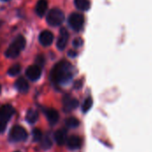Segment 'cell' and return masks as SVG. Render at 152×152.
<instances>
[{
    "label": "cell",
    "instance_id": "13",
    "mask_svg": "<svg viewBox=\"0 0 152 152\" xmlns=\"http://www.w3.org/2000/svg\"><path fill=\"white\" fill-rule=\"evenodd\" d=\"M67 131L65 129H59L54 134V140L60 146L63 145L67 141Z\"/></svg>",
    "mask_w": 152,
    "mask_h": 152
},
{
    "label": "cell",
    "instance_id": "9",
    "mask_svg": "<svg viewBox=\"0 0 152 152\" xmlns=\"http://www.w3.org/2000/svg\"><path fill=\"white\" fill-rule=\"evenodd\" d=\"M69 40V33L65 28H61L60 31L59 37L57 39V47L59 50H63L68 43Z\"/></svg>",
    "mask_w": 152,
    "mask_h": 152
},
{
    "label": "cell",
    "instance_id": "17",
    "mask_svg": "<svg viewBox=\"0 0 152 152\" xmlns=\"http://www.w3.org/2000/svg\"><path fill=\"white\" fill-rule=\"evenodd\" d=\"M75 5L81 11H87L90 8V2L88 0H75Z\"/></svg>",
    "mask_w": 152,
    "mask_h": 152
},
{
    "label": "cell",
    "instance_id": "2",
    "mask_svg": "<svg viewBox=\"0 0 152 152\" xmlns=\"http://www.w3.org/2000/svg\"><path fill=\"white\" fill-rule=\"evenodd\" d=\"M26 45V40L22 36H18L15 40L11 44L5 52V56L8 58H16L20 53L24 49Z\"/></svg>",
    "mask_w": 152,
    "mask_h": 152
},
{
    "label": "cell",
    "instance_id": "14",
    "mask_svg": "<svg viewBox=\"0 0 152 152\" xmlns=\"http://www.w3.org/2000/svg\"><path fill=\"white\" fill-rule=\"evenodd\" d=\"M15 87L20 93H27L29 89V86H28V81L23 77H20L16 80Z\"/></svg>",
    "mask_w": 152,
    "mask_h": 152
},
{
    "label": "cell",
    "instance_id": "16",
    "mask_svg": "<svg viewBox=\"0 0 152 152\" xmlns=\"http://www.w3.org/2000/svg\"><path fill=\"white\" fill-rule=\"evenodd\" d=\"M38 119V112L35 110H28L26 114V120L29 124H34Z\"/></svg>",
    "mask_w": 152,
    "mask_h": 152
},
{
    "label": "cell",
    "instance_id": "11",
    "mask_svg": "<svg viewBox=\"0 0 152 152\" xmlns=\"http://www.w3.org/2000/svg\"><path fill=\"white\" fill-rule=\"evenodd\" d=\"M77 106H78V101L77 100L71 98V97H69V96H66L63 99V110L65 111H67V112L71 111V110H75Z\"/></svg>",
    "mask_w": 152,
    "mask_h": 152
},
{
    "label": "cell",
    "instance_id": "24",
    "mask_svg": "<svg viewBox=\"0 0 152 152\" xmlns=\"http://www.w3.org/2000/svg\"><path fill=\"white\" fill-rule=\"evenodd\" d=\"M2 1H4V2H6V1H9V0H2Z\"/></svg>",
    "mask_w": 152,
    "mask_h": 152
},
{
    "label": "cell",
    "instance_id": "26",
    "mask_svg": "<svg viewBox=\"0 0 152 152\" xmlns=\"http://www.w3.org/2000/svg\"><path fill=\"white\" fill-rule=\"evenodd\" d=\"M15 152H20V151H15Z\"/></svg>",
    "mask_w": 152,
    "mask_h": 152
},
{
    "label": "cell",
    "instance_id": "25",
    "mask_svg": "<svg viewBox=\"0 0 152 152\" xmlns=\"http://www.w3.org/2000/svg\"><path fill=\"white\" fill-rule=\"evenodd\" d=\"M0 92H1V86H0Z\"/></svg>",
    "mask_w": 152,
    "mask_h": 152
},
{
    "label": "cell",
    "instance_id": "6",
    "mask_svg": "<svg viewBox=\"0 0 152 152\" xmlns=\"http://www.w3.org/2000/svg\"><path fill=\"white\" fill-rule=\"evenodd\" d=\"M85 23V18L82 14L74 12L69 17V24L76 31H79Z\"/></svg>",
    "mask_w": 152,
    "mask_h": 152
},
{
    "label": "cell",
    "instance_id": "23",
    "mask_svg": "<svg viewBox=\"0 0 152 152\" xmlns=\"http://www.w3.org/2000/svg\"><path fill=\"white\" fill-rule=\"evenodd\" d=\"M83 45V40L81 38H76L74 41H73V45L75 47H79Z\"/></svg>",
    "mask_w": 152,
    "mask_h": 152
},
{
    "label": "cell",
    "instance_id": "21",
    "mask_svg": "<svg viewBox=\"0 0 152 152\" xmlns=\"http://www.w3.org/2000/svg\"><path fill=\"white\" fill-rule=\"evenodd\" d=\"M20 70H21L20 65L15 64V65L12 66V67L8 69L7 73H8V75H10V76H12V77H14V76H16V75H18V74L20 72Z\"/></svg>",
    "mask_w": 152,
    "mask_h": 152
},
{
    "label": "cell",
    "instance_id": "8",
    "mask_svg": "<svg viewBox=\"0 0 152 152\" xmlns=\"http://www.w3.org/2000/svg\"><path fill=\"white\" fill-rule=\"evenodd\" d=\"M53 41V35L49 30H44L39 35V42L44 46L51 45Z\"/></svg>",
    "mask_w": 152,
    "mask_h": 152
},
{
    "label": "cell",
    "instance_id": "15",
    "mask_svg": "<svg viewBox=\"0 0 152 152\" xmlns=\"http://www.w3.org/2000/svg\"><path fill=\"white\" fill-rule=\"evenodd\" d=\"M47 10V2L46 0H38L36 5V12L39 17H43L45 14Z\"/></svg>",
    "mask_w": 152,
    "mask_h": 152
},
{
    "label": "cell",
    "instance_id": "20",
    "mask_svg": "<svg viewBox=\"0 0 152 152\" xmlns=\"http://www.w3.org/2000/svg\"><path fill=\"white\" fill-rule=\"evenodd\" d=\"M93 102H93V99H92L91 97L86 98V99L85 100L83 105H82V111H83L84 113L88 112V111L90 110V109L92 108V106H93Z\"/></svg>",
    "mask_w": 152,
    "mask_h": 152
},
{
    "label": "cell",
    "instance_id": "4",
    "mask_svg": "<svg viewBox=\"0 0 152 152\" xmlns=\"http://www.w3.org/2000/svg\"><path fill=\"white\" fill-rule=\"evenodd\" d=\"M64 12L58 9V8H53L51 9L46 16V21L49 25L56 27L61 25L63 21H64Z\"/></svg>",
    "mask_w": 152,
    "mask_h": 152
},
{
    "label": "cell",
    "instance_id": "10",
    "mask_svg": "<svg viewBox=\"0 0 152 152\" xmlns=\"http://www.w3.org/2000/svg\"><path fill=\"white\" fill-rule=\"evenodd\" d=\"M67 145L69 150H78L82 146V139L77 135H72L67 140Z\"/></svg>",
    "mask_w": 152,
    "mask_h": 152
},
{
    "label": "cell",
    "instance_id": "19",
    "mask_svg": "<svg viewBox=\"0 0 152 152\" xmlns=\"http://www.w3.org/2000/svg\"><path fill=\"white\" fill-rule=\"evenodd\" d=\"M40 142H41V147L44 149V150H48L52 147V141L51 139L49 138L48 135H45L42 137V139L40 140Z\"/></svg>",
    "mask_w": 152,
    "mask_h": 152
},
{
    "label": "cell",
    "instance_id": "5",
    "mask_svg": "<svg viewBox=\"0 0 152 152\" xmlns=\"http://www.w3.org/2000/svg\"><path fill=\"white\" fill-rule=\"evenodd\" d=\"M27 137H28V134L26 130L20 126H13L11 129L10 134H9V139L11 142H23L27 139Z\"/></svg>",
    "mask_w": 152,
    "mask_h": 152
},
{
    "label": "cell",
    "instance_id": "12",
    "mask_svg": "<svg viewBox=\"0 0 152 152\" xmlns=\"http://www.w3.org/2000/svg\"><path fill=\"white\" fill-rule=\"evenodd\" d=\"M45 117L48 120V122L50 123V125L53 126L55 125L58 120H59V113L56 110L54 109H46L45 110Z\"/></svg>",
    "mask_w": 152,
    "mask_h": 152
},
{
    "label": "cell",
    "instance_id": "7",
    "mask_svg": "<svg viewBox=\"0 0 152 152\" xmlns=\"http://www.w3.org/2000/svg\"><path fill=\"white\" fill-rule=\"evenodd\" d=\"M26 76L31 81H37L41 77V69L37 65H31L26 69Z\"/></svg>",
    "mask_w": 152,
    "mask_h": 152
},
{
    "label": "cell",
    "instance_id": "18",
    "mask_svg": "<svg viewBox=\"0 0 152 152\" xmlns=\"http://www.w3.org/2000/svg\"><path fill=\"white\" fill-rule=\"evenodd\" d=\"M65 124L69 128H76V127H77L79 126L80 122H79V120L77 118H76L74 117H71V118H69L66 119Z\"/></svg>",
    "mask_w": 152,
    "mask_h": 152
},
{
    "label": "cell",
    "instance_id": "3",
    "mask_svg": "<svg viewBox=\"0 0 152 152\" xmlns=\"http://www.w3.org/2000/svg\"><path fill=\"white\" fill-rule=\"evenodd\" d=\"M15 110L12 105L6 104L0 107V134H3L5 130L6 124L14 114Z\"/></svg>",
    "mask_w": 152,
    "mask_h": 152
},
{
    "label": "cell",
    "instance_id": "1",
    "mask_svg": "<svg viewBox=\"0 0 152 152\" xmlns=\"http://www.w3.org/2000/svg\"><path fill=\"white\" fill-rule=\"evenodd\" d=\"M72 69L71 64L67 61H61L56 63L50 73L51 81L57 86L68 84L73 77Z\"/></svg>",
    "mask_w": 152,
    "mask_h": 152
},
{
    "label": "cell",
    "instance_id": "22",
    "mask_svg": "<svg viewBox=\"0 0 152 152\" xmlns=\"http://www.w3.org/2000/svg\"><path fill=\"white\" fill-rule=\"evenodd\" d=\"M32 137H33L34 142H40V140L43 137V134H42L41 130L38 129V128L34 129L33 132H32Z\"/></svg>",
    "mask_w": 152,
    "mask_h": 152
}]
</instances>
